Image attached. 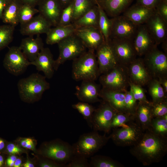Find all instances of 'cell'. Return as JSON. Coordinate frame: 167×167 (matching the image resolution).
Here are the masks:
<instances>
[{
  "instance_id": "cell-37",
  "label": "cell",
  "mask_w": 167,
  "mask_h": 167,
  "mask_svg": "<svg viewBox=\"0 0 167 167\" xmlns=\"http://www.w3.org/2000/svg\"><path fill=\"white\" fill-rule=\"evenodd\" d=\"M15 27L8 24L0 25V51L12 41Z\"/></svg>"
},
{
  "instance_id": "cell-30",
  "label": "cell",
  "mask_w": 167,
  "mask_h": 167,
  "mask_svg": "<svg viewBox=\"0 0 167 167\" xmlns=\"http://www.w3.org/2000/svg\"><path fill=\"white\" fill-rule=\"evenodd\" d=\"M99 12L97 5L72 23L76 28L94 27L98 28Z\"/></svg>"
},
{
  "instance_id": "cell-59",
  "label": "cell",
  "mask_w": 167,
  "mask_h": 167,
  "mask_svg": "<svg viewBox=\"0 0 167 167\" xmlns=\"http://www.w3.org/2000/svg\"><path fill=\"white\" fill-rule=\"evenodd\" d=\"M4 0L6 2V4H7L13 0Z\"/></svg>"
},
{
  "instance_id": "cell-26",
  "label": "cell",
  "mask_w": 167,
  "mask_h": 167,
  "mask_svg": "<svg viewBox=\"0 0 167 167\" xmlns=\"http://www.w3.org/2000/svg\"><path fill=\"white\" fill-rule=\"evenodd\" d=\"M134 0H96L108 16L113 18L120 15L129 7Z\"/></svg>"
},
{
  "instance_id": "cell-42",
  "label": "cell",
  "mask_w": 167,
  "mask_h": 167,
  "mask_svg": "<svg viewBox=\"0 0 167 167\" xmlns=\"http://www.w3.org/2000/svg\"><path fill=\"white\" fill-rule=\"evenodd\" d=\"M151 102L153 118L162 117L167 114V100L155 103Z\"/></svg>"
},
{
  "instance_id": "cell-21",
  "label": "cell",
  "mask_w": 167,
  "mask_h": 167,
  "mask_svg": "<svg viewBox=\"0 0 167 167\" xmlns=\"http://www.w3.org/2000/svg\"><path fill=\"white\" fill-rule=\"evenodd\" d=\"M51 26L50 24L39 14L28 22L20 25V31L22 35L29 36L46 34Z\"/></svg>"
},
{
  "instance_id": "cell-24",
  "label": "cell",
  "mask_w": 167,
  "mask_h": 167,
  "mask_svg": "<svg viewBox=\"0 0 167 167\" xmlns=\"http://www.w3.org/2000/svg\"><path fill=\"white\" fill-rule=\"evenodd\" d=\"M39 36L37 35L36 38L29 36L22 39L19 46L25 56L31 62L36 59L44 47L42 39Z\"/></svg>"
},
{
  "instance_id": "cell-29",
  "label": "cell",
  "mask_w": 167,
  "mask_h": 167,
  "mask_svg": "<svg viewBox=\"0 0 167 167\" xmlns=\"http://www.w3.org/2000/svg\"><path fill=\"white\" fill-rule=\"evenodd\" d=\"M22 4L20 0H13L6 4L2 19L3 23L15 27L19 23V14Z\"/></svg>"
},
{
  "instance_id": "cell-9",
  "label": "cell",
  "mask_w": 167,
  "mask_h": 167,
  "mask_svg": "<svg viewBox=\"0 0 167 167\" xmlns=\"http://www.w3.org/2000/svg\"><path fill=\"white\" fill-rule=\"evenodd\" d=\"M107 43L118 64L127 67L137 58L133 40L109 39Z\"/></svg>"
},
{
  "instance_id": "cell-51",
  "label": "cell",
  "mask_w": 167,
  "mask_h": 167,
  "mask_svg": "<svg viewBox=\"0 0 167 167\" xmlns=\"http://www.w3.org/2000/svg\"><path fill=\"white\" fill-rule=\"evenodd\" d=\"M158 80L161 85L165 92L167 93V78L162 79Z\"/></svg>"
},
{
  "instance_id": "cell-10",
  "label": "cell",
  "mask_w": 167,
  "mask_h": 167,
  "mask_svg": "<svg viewBox=\"0 0 167 167\" xmlns=\"http://www.w3.org/2000/svg\"><path fill=\"white\" fill-rule=\"evenodd\" d=\"M42 155L56 162L66 165L75 155L72 145L61 140H56L45 143Z\"/></svg>"
},
{
  "instance_id": "cell-50",
  "label": "cell",
  "mask_w": 167,
  "mask_h": 167,
  "mask_svg": "<svg viewBox=\"0 0 167 167\" xmlns=\"http://www.w3.org/2000/svg\"><path fill=\"white\" fill-rule=\"evenodd\" d=\"M41 0H20L23 3L35 6L38 5Z\"/></svg>"
},
{
  "instance_id": "cell-20",
  "label": "cell",
  "mask_w": 167,
  "mask_h": 167,
  "mask_svg": "<svg viewBox=\"0 0 167 167\" xmlns=\"http://www.w3.org/2000/svg\"><path fill=\"white\" fill-rule=\"evenodd\" d=\"M96 51L100 76L108 72L118 64L108 43L105 42Z\"/></svg>"
},
{
  "instance_id": "cell-34",
  "label": "cell",
  "mask_w": 167,
  "mask_h": 167,
  "mask_svg": "<svg viewBox=\"0 0 167 167\" xmlns=\"http://www.w3.org/2000/svg\"><path fill=\"white\" fill-rule=\"evenodd\" d=\"M90 167H123L124 165L109 157L96 155L91 157Z\"/></svg>"
},
{
  "instance_id": "cell-12",
  "label": "cell",
  "mask_w": 167,
  "mask_h": 167,
  "mask_svg": "<svg viewBox=\"0 0 167 167\" xmlns=\"http://www.w3.org/2000/svg\"><path fill=\"white\" fill-rule=\"evenodd\" d=\"M111 20V28L109 39L133 40L138 26L123 15L112 18Z\"/></svg>"
},
{
  "instance_id": "cell-41",
  "label": "cell",
  "mask_w": 167,
  "mask_h": 167,
  "mask_svg": "<svg viewBox=\"0 0 167 167\" xmlns=\"http://www.w3.org/2000/svg\"><path fill=\"white\" fill-rule=\"evenodd\" d=\"M124 103L126 113L135 116L138 102L135 99L130 90L125 92Z\"/></svg>"
},
{
  "instance_id": "cell-27",
  "label": "cell",
  "mask_w": 167,
  "mask_h": 167,
  "mask_svg": "<svg viewBox=\"0 0 167 167\" xmlns=\"http://www.w3.org/2000/svg\"><path fill=\"white\" fill-rule=\"evenodd\" d=\"M76 28L72 24L59 25L51 28L46 34V43L48 45L58 44L60 41L74 34Z\"/></svg>"
},
{
  "instance_id": "cell-47",
  "label": "cell",
  "mask_w": 167,
  "mask_h": 167,
  "mask_svg": "<svg viewBox=\"0 0 167 167\" xmlns=\"http://www.w3.org/2000/svg\"><path fill=\"white\" fill-rule=\"evenodd\" d=\"M20 146L24 148L35 151V144L34 140L30 138H24L19 141Z\"/></svg>"
},
{
  "instance_id": "cell-7",
  "label": "cell",
  "mask_w": 167,
  "mask_h": 167,
  "mask_svg": "<svg viewBox=\"0 0 167 167\" xmlns=\"http://www.w3.org/2000/svg\"><path fill=\"white\" fill-rule=\"evenodd\" d=\"M99 77L102 88L126 92L130 87V81L127 67L118 64Z\"/></svg>"
},
{
  "instance_id": "cell-46",
  "label": "cell",
  "mask_w": 167,
  "mask_h": 167,
  "mask_svg": "<svg viewBox=\"0 0 167 167\" xmlns=\"http://www.w3.org/2000/svg\"><path fill=\"white\" fill-rule=\"evenodd\" d=\"M23 150L19 147L12 143H7L4 153L10 155H19L23 152Z\"/></svg>"
},
{
  "instance_id": "cell-14",
  "label": "cell",
  "mask_w": 167,
  "mask_h": 167,
  "mask_svg": "<svg viewBox=\"0 0 167 167\" xmlns=\"http://www.w3.org/2000/svg\"><path fill=\"white\" fill-rule=\"evenodd\" d=\"M130 82L142 87L147 85L153 79L141 57L137 58L127 67Z\"/></svg>"
},
{
  "instance_id": "cell-5",
  "label": "cell",
  "mask_w": 167,
  "mask_h": 167,
  "mask_svg": "<svg viewBox=\"0 0 167 167\" xmlns=\"http://www.w3.org/2000/svg\"><path fill=\"white\" fill-rule=\"evenodd\" d=\"M109 139V136L100 135L97 131L83 134L72 145L74 154L87 158L91 157L105 145Z\"/></svg>"
},
{
  "instance_id": "cell-13",
  "label": "cell",
  "mask_w": 167,
  "mask_h": 167,
  "mask_svg": "<svg viewBox=\"0 0 167 167\" xmlns=\"http://www.w3.org/2000/svg\"><path fill=\"white\" fill-rule=\"evenodd\" d=\"M117 112L107 102L102 100L96 108L92 118V128L94 131L109 133L111 130L112 118Z\"/></svg>"
},
{
  "instance_id": "cell-28",
  "label": "cell",
  "mask_w": 167,
  "mask_h": 167,
  "mask_svg": "<svg viewBox=\"0 0 167 167\" xmlns=\"http://www.w3.org/2000/svg\"><path fill=\"white\" fill-rule=\"evenodd\" d=\"M135 121L144 131L149 128L152 119L151 102H138Z\"/></svg>"
},
{
  "instance_id": "cell-23",
  "label": "cell",
  "mask_w": 167,
  "mask_h": 167,
  "mask_svg": "<svg viewBox=\"0 0 167 167\" xmlns=\"http://www.w3.org/2000/svg\"><path fill=\"white\" fill-rule=\"evenodd\" d=\"M155 12V9L148 8L136 3L127 9L123 15L138 26L145 24Z\"/></svg>"
},
{
  "instance_id": "cell-25",
  "label": "cell",
  "mask_w": 167,
  "mask_h": 167,
  "mask_svg": "<svg viewBox=\"0 0 167 167\" xmlns=\"http://www.w3.org/2000/svg\"><path fill=\"white\" fill-rule=\"evenodd\" d=\"M125 94V92L102 88L99 97L117 112L126 113L124 103Z\"/></svg>"
},
{
  "instance_id": "cell-1",
  "label": "cell",
  "mask_w": 167,
  "mask_h": 167,
  "mask_svg": "<svg viewBox=\"0 0 167 167\" xmlns=\"http://www.w3.org/2000/svg\"><path fill=\"white\" fill-rule=\"evenodd\" d=\"M130 154L144 165L161 161L167 152V138L146 130L141 139L131 146Z\"/></svg>"
},
{
  "instance_id": "cell-52",
  "label": "cell",
  "mask_w": 167,
  "mask_h": 167,
  "mask_svg": "<svg viewBox=\"0 0 167 167\" xmlns=\"http://www.w3.org/2000/svg\"><path fill=\"white\" fill-rule=\"evenodd\" d=\"M6 144V141L4 139L0 137V152H4Z\"/></svg>"
},
{
  "instance_id": "cell-11",
  "label": "cell",
  "mask_w": 167,
  "mask_h": 167,
  "mask_svg": "<svg viewBox=\"0 0 167 167\" xmlns=\"http://www.w3.org/2000/svg\"><path fill=\"white\" fill-rule=\"evenodd\" d=\"M3 65L9 72L17 76L24 73L31 64L19 47L13 46L9 48L6 54Z\"/></svg>"
},
{
  "instance_id": "cell-16",
  "label": "cell",
  "mask_w": 167,
  "mask_h": 167,
  "mask_svg": "<svg viewBox=\"0 0 167 167\" xmlns=\"http://www.w3.org/2000/svg\"><path fill=\"white\" fill-rule=\"evenodd\" d=\"M133 43L137 56L139 57L144 56L157 45L144 24L138 26Z\"/></svg>"
},
{
  "instance_id": "cell-48",
  "label": "cell",
  "mask_w": 167,
  "mask_h": 167,
  "mask_svg": "<svg viewBox=\"0 0 167 167\" xmlns=\"http://www.w3.org/2000/svg\"><path fill=\"white\" fill-rule=\"evenodd\" d=\"M161 0H136V3L148 8L155 9Z\"/></svg>"
},
{
  "instance_id": "cell-19",
  "label": "cell",
  "mask_w": 167,
  "mask_h": 167,
  "mask_svg": "<svg viewBox=\"0 0 167 167\" xmlns=\"http://www.w3.org/2000/svg\"><path fill=\"white\" fill-rule=\"evenodd\" d=\"M144 24L157 45L167 39V22L156 11Z\"/></svg>"
},
{
  "instance_id": "cell-53",
  "label": "cell",
  "mask_w": 167,
  "mask_h": 167,
  "mask_svg": "<svg viewBox=\"0 0 167 167\" xmlns=\"http://www.w3.org/2000/svg\"><path fill=\"white\" fill-rule=\"evenodd\" d=\"M6 3L4 0H0V19H2L3 11Z\"/></svg>"
},
{
  "instance_id": "cell-36",
  "label": "cell",
  "mask_w": 167,
  "mask_h": 167,
  "mask_svg": "<svg viewBox=\"0 0 167 167\" xmlns=\"http://www.w3.org/2000/svg\"><path fill=\"white\" fill-rule=\"evenodd\" d=\"M147 130L157 135L167 138V121L163 116L153 118Z\"/></svg>"
},
{
  "instance_id": "cell-33",
  "label": "cell",
  "mask_w": 167,
  "mask_h": 167,
  "mask_svg": "<svg viewBox=\"0 0 167 167\" xmlns=\"http://www.w3.org/2000/svg\"><path fill=\"white\" fill-rule=\"evenodd\" d=\"M96 5V0H74L72 22L82 16Z\"/></svg>"
},
{
  "instance_id": "cell-8",
  "label": "cell",
  "mask_w": 167,
  "mask_h": 167,
  "mask_svg": "<svg viewBox=\"0 0 167 167\" xmlns=\"http://www.w3.org/2000/svg\"><path fill=\"white\" fill-rule=\"evenodd\" d=\"M156 45L143 58L144 64L153 79L167 78V56Z\"/></svg>"
},
{
  "instance_id": "cell-17",
  "label": "cell",
  "mask_w": 167,
  "mask_h": 167,
  "mask_svg": "<svg viewBox=\"0 0 167 167\" xmlns=\"http://www.w3.org/2000/svg\"><path fill=\"white\" fill-rule=\"evenodd\" d=\"M38 6L39 13L52 26L58 25L63 8L58 0H41Z\"/></svg>"
},
{
  "instance_id": "cell-4",
  "label": "cell",
  "mask_w": 167,
  "mask_h": 167,
  "mask_svg": "<svg viewBox=\"0 0 167 167\" xmlns=\"http://www.w3.org/2000/svg\"><path fill=\"white\" fill-rule=\"evenodd\" d=\"M109 136L117 146L120 147L132 146L141 139L145 131L135 121L123 124L113 128Z\"/></svg>"
},
{
  "instance_id": "cell-35",
  "label": "cell",
  "mask_w": 167,
  "mask_h": 167,
  "mask_svg": "<svg viewBox=\"0 0 167 167\" xmlns=\"http://www.w3.org/2000/svg\"><path fill=\"white\" fill-rule=\"evenodd\" d=\"M83 116L88 126L92 128V118L95 108L89 103L79 102L72 105Z\"/></svg>"
},
{
  "instance_id": "cell-18",
  "label": "cell",
  "mask_w": 167,
  "mask_h": 167,
  "mask_svg": "<svg viewBox=\"0 0 167 167\" xmlns=\"http://www.w3.org/2000/svg\"><path fill=\"white\" fill-rule=\"evenodd\" d=\"M101 90V85L95 81L83 80L81 85L76 87L75 94L80 101L89 103L101 101L99 95Z\"/></svg>"
},
{
  "instance_id": "cell-40",
  "label": "cell",
  "mask_w": 167,
  "mask_h": 167,
  "mask_svg": "<svg viewBox=\"0 0 167 167\" xmlns=\"http://www.w3.org/2000/svg\"><path fill=\"white\" fill-rule=\"evenodd\" d=\"M74 0L63 8L58 25L64 26L72 24L74 13Z\"/></svg>"
},
{
  "instance_id": "cell-44",
  "label": "cell",
  "mask_w": 167,
  "mask_h": 167,
  "mask_svg": "<svg viewBox=\"0 0 167 167\" xmlns=\"http://www.w3.org/2000/svg\"><path fill=\"white\" fill-rule=\"evenodd\" d=\"M88 158L83 156L74 155L65 167H90Z\"/></svg>"
},
{
  "instance_id": "cell-2",
  "label": "cell",
  "mask_w": 167,
  "mask_h": 167,
  "mask_svg": "<svg viewBox=\"0 0 167 167\" xmlns=\"http://www.w3.org/2000/svg\"><path fill=\"white\" fill-rule=\"evenodd\" d=\"M95 50L88 49L73 60L72 76L76 81H95L100 76Z\"/></svg>"
},
{
  "instance_id": "cell-58",
  "label": "cell",
  "mask_w": 167,
  "mask_h": 167,
  "mask_svg": "<svg viewBox=\"0 0 167 167\" xmlns=\"http://www.w3.org/2000/svg\"><path fill=\"white\" fill-rule=\"evenodd\" d=\"M162 43L163 49L164 50V53L167 54V39H165Z\"/></svg>"
},
{
  "instance_id": "cell-56",
  "label": "cell",
  "mask_w": 167,
  "mask_h": 167,
  "mask_svg": "<svg viewBox=\"0 0 167 167\" xmlns=\"http://www.w3.org/2000/svg\"><path fill=\"white\" fill-rule=\"evenodd\" d=\"M22 163V161L20 158H17L15 162L14 167H20Z\"/></svg>"
},
{
  "instance_id": "cell-22",
  "label": "cell",
  "mask_w": 167,
  "mask_h": 167,
  "mask_svg": "<svg viewBox=\"0 0 167 167\" xmlns=\"http://www.w3.org/2000/svg\"><path fill=\"white\" fill-rule=\"evenodd\" d=\"M54 61L50 49L44 47L31 64L35 66L38 71H42L46 78L50 79L53 76L55 71Z\"/></svg>"
},
{
  "instance_id": "cell-43",
  "label": "cell",
  "mask_w": 167,
  "mask_h": 167,
  "mask_svg": "<svg viewBox=\"0 0 167 167\" xmlns=\"http://www.w3.org/2000/svg\"><path fill=\"white\" fill-rule=\"evenodd\" d=\"M130 90L135 99L139 102H148L143 87L130 82Z\"/></svg>"
},
{
  "instance_id": "cell-45",
  "label": "cell",
  "mask_w": 167,
  "mask_h": 167,
  "mask_svg": "<svg viewBox=\"0 0 167 167\" xmlns=\"http://www.w3.org/2000/svg\"><path fill=\"white\" fill-rule=\"evenodd\" d=\"M155 9L157 13L167 22V0H161Z\"/></svg>"
},
{
  "instance_id": "cell-38",
  "label": "cell",
  "mask_w": 167,
  "mask_h": 167,
  "mask_svg": "<svg viewBox=\"0 0 167 167\" xmlns=\"http://www.w3.org/2000/svg\"><path fill=\"white\" fill-rule=\"evenodd\" d=\"M37 13H39L38 10L35 8V6L22 3L19 12V23L22 25L27 23Z\"/></svg>"
},
{
  "instance_id": "cell-55",
  "label": "cell",
  "mask_w": 167,
  "mask_h": 167,
  "mask_svg": "<svg viewBox=\"0 0 167 167\" xmlns=\"http://www.w3.org/2000/svg\"><path fill=\"white\" fill-rule=\"evenodd\" d=\"M22 166L24 167H34V165L32 163L29 161L28 160L24 163Z\"/></svg>"
},
{
  "instance_id": "cell-6",
  "label": "cell",
  "mask_w": 167,
  "mask_h": 167,
  "mask_svg": "<svg viewBox=\"0 0 167 167\" xmlns=\"http://www.w3.org/2000/svg\"><path fill=\"white\" fill-rule=\"evenodd\" d=\"M59 55L55 60L54 68L57 71L60 66L67 60H73L82 55L87 49L80 38L75 33L58 44Z\"/></svg>"
},
{
  "instance_id": "cell-3",
  "label": "cell",
  "mask_w": 167,
  "mask_h": 167,
  "mask_svg": "<svg viewBox=\"0 0 167 167\" xmlns=\"http://www.w3.org/2000/svg\"><path fill=\"white\" fill-rule=\"evenodd\" d=\"M45 78V76L36 73L20 79L17 86L21 99L28 103L40 99L44 92L50 88V84Z\"/></svg>"
},
{
  "instance_id": "cell-57",
  "label": "cell",
  "mask_w": 167,
  "mask_h": 167,
  "mask_svg": "<svg viewBox=\"0 0 167 167\" xmlns=\"http://www.w3.org/2000/svg\"><path fill=\"white\" fill-rule=\"evenodd\" d=\"M5 161L4 156L0 152V167L3 166L5 164Z\"/></svg>"
},
{
  "instance_id": "cell-15",
  "label": "cell",
  "mask_w": 167,
  "mask_h": 167,
  "mask_svg": "<svg viewBox=\"0 0 167 167\" xmlns=\"http://www.w3.org/2000/svg\"><path fill=\"white\" fill-rule=\"evenodd\" d=\"M75 34L88 49L95 51L105 42L104 36L98 28L89 27L76 28Z\"/></svg>"
},
{
  "instance_id": "cell-31",
  "label": "cell",
  "mask_w": 167,
  "mask_h": 167,
  "mask_svg": "<svg viewBox=\"0 0 167 167\" xmlns=\"http://www.w3.org/2000/svg\"><path fill=\"white\" fill-rule=\"evenodd\" d=\"M147 85L148 92L152 98V102L155 103L167 100V93L157 79H152Z\"/></svg>"
},
{
  "instance_id": "cell-32",
  "label": "cell",
  "mask_w": 167,
  "mask_h": 167,
  "mask_svg": "<svg viewBox=\"0 0 167 167\" xmlns=\"http://www.w3.org/2000/svg\"><path fill=\"white\" fill-rule=\"evenodd\" d=\"M99 12L98 28L103 35L105 42L109 39L111 28V21L104 10L97 4Z\"/></svg>"
},
{
  "instance_id": "cell-39",
  "label": "cell",
  "mask_w": 167,
  "mask_h": 167,
  "mask_svg": "<svg viewBox=\"0 0 167 167\" xmlns=\"http://www.w3.org/2000/svg\"><path fill=\"white\" fill-rule=\"evenodd\" d=\"M135 121L134 115L128 113L117 112L114 115L111 124V129L119 127L120 125L131 121Z\"/></svg>"
},
{
  "instance_id": "cell-54",
  "label": "cell",
  "mask_w": 167,
  "mask_h": 167,
  "mask_svg": "<svg viewBox=\"0 0 167 167\" xmlns=\"http://www.w3.org/2000/svg\"><path fill=\"white\" fill-rule=\"evenodd\" d=\"M74 0H58L63 8L68 5Z\"/></svg>"
},
{
  "instance_id": "cell-49",
  "label": "cell",
  "mask_w": 167,
  "mask_h": 167,
  "mask_svg": "<svg viewBox=\"0 0 167 167\" xmlns=\"http://www.w3.org/2000/svg\"><path fill=\"white\" fill-rule=\"evenodd\" d=\"M17 158V156L15 155H10L5 161L6 166L9 167H13L15 162Z\"/></svg>"
}]
</instances>
